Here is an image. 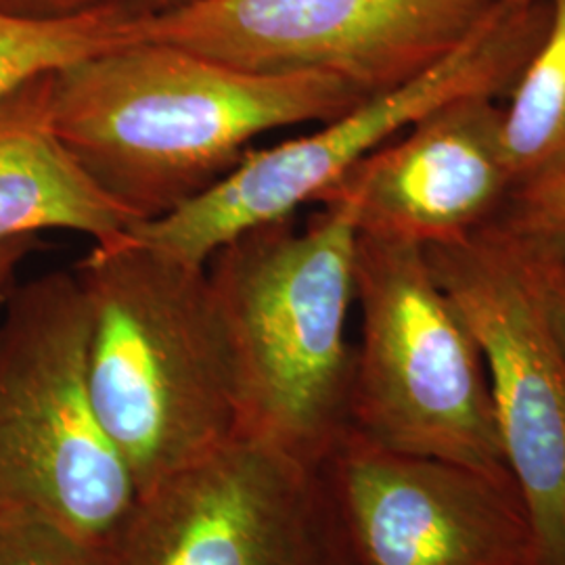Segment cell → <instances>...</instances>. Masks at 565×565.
I'll return each mask as SVG.
<instances>
[{
    "label": "cell",
    "mask_w": 565,
    "mask_h": 565,
    "mask_svg": "<svg viewBox=\"0 0 565 565\" xmlns=\"http://www.w3.org/2000/svg\"><path fill=\"white\" fill-rule=\"evenodd\" d=\"M116 565H359L323 461L237 436L139 494Z\"/></svg>",
    "instance_id": "ba28073f"
},
{
    "label": "cell",
    "mask_w": 565,
    "mask_h": 565,
    "mask_svg": "<svg viewBox=\"0 0 565 565\" xmlns=\"http://www.w3.org/2000/svg\"><path fill=\"white\" fill-rule=\"evenodd\" d=\"M364 99L333 76L245 72L166 42H126L53 74L61 141L135 228L212 191L266 132Z\"/></svg>",
    "instance_id": "6da1fadb"
},
{
    "label": "cell",
    "mask_w": 565,
    "mask_h": 565,
    "mask_svg": "<svg viewBox=\"0 0 565 565\" xmlns=\"http://www.w3.org/2000/svg\"><path fill=\"white\" fill-rule=\"evenodd\" d=\"M111 2L137 18H158L166 13L182 11L186 7H195L205 0H111Z\"/></svg>",
    "instance_id": "ffe728a7"
},
{
    "label": "cell",
    "mask_w": 565,
    "mask_h": 565,
    "mask_svg": "<svg viewBox=\"0 0 565 565\" xmlns=\"http://www.w3.org/2000/svg\"><path fill=\"white\" fill-rule=\"evenodd\" d=\"M137 20L114 2L65 20L0 13V97L39 74L135 42Z\"/></svg>",
    "instance_id": "5bb4252c"
},
{
    "label": "cell",
    "mask_w": 565,
    "mask_h": 565,
    "mask_svg": "<svg viewBox=\"0 0 565 565\" xmlns=\"http://www.w3.org/2000/svg\"><path fill=\"white\" fill-rule=\"evenodd\" d=\"M109 2L111 0H0V13L23 20H65Z\"/></svg>",
    "instance_id": "ac0fdd59"
},
{
    "label": "cell",
    "mask_w": 565,
    "mask_h": 565,
    "mask_svg": "<svg viewBox=\"0 0 565 565\" xmlns=\"http://www.w3.org/2000/svg\"><path fill=\"white\" fill-rule=\"evenodd\" d=\"M323 467L359 565H541L515 478L387 450L352 429Z\"/></svg>",
    "instance_id": "30bf717a"
},
{
    "label": "cell",
    "mask_w": 565,
    "mask_h": 565,
    "mask_svg": "<svg viewBox=\"0 0 565 565\" xmlns=\"http://www.w3.org/2000/svg\"><path fill=\"white\" fill-rule=\"evenodd\" d=\"M551 4L546 39L503 109V149L515 191L565 174V0Z\"/></svg>",
    "instance_id": "4fadbf2b"
},
{
    "label": "cell",
    "mask_w": 565,
    "mask_h": 565,
    "mask_svg": "<svg viewBox=\"0 0 565 565\" xmlns=\"http://www.w3.org/2000/svg\"><path fill=\"white\" fill-rule=\"evenodd\" d=\"M499 221L530 247L565 256V174L513 191Z\"/></svg>",
    "instance_id": "2e32d148"
},
{
    "label": "cell",
    "mask_w": 565,
    "mask_h": 565,
    "mask_svg": "<svg viewBox=\"0 0 565 565\" xmlns=\"http://www.w3.org/2000/svg\"><path fill=\"white\" fill-rule=\"evenodd\" d=\"M551 0H501L445 60L403 86L373 95L315 132L254 149L223 182L132 237L182 263L205 266L224 243L317 203L348 170L436 107L509 95L551 28Z\"/></svg>",
    "instance_id": "8992f818"
},
{
    "label": "cell",
    "mask_w": 565,
    "mask_h": 565,
    "mask_svg": "<svg viewBox=\"0 0 565 565\" xmlns=\"http://www.w3.org/2000/svg\"><path fill=\"white\" fill-rule=\"evenodd\" d=\"M501 0H205L139 18L135 41L166 42L256 74L317 72L363 97L445 60Z\"/></svg>",
    "instance_id": "9c48e42d"
},
{
    "label": "cell",
    "mask_w": 565,
    "mask_h": 565,
    "mask_svg": "<svg viewBox=\"0 0 565 565\" xmlns=\"http://www.w3.org/2000/svg\"><path fill=\"white\" fill-rule=\"evenodd\" d=\"M41 247L39 235H21L0 242V298L13 289L15 275L25 260Z\"/></svg>",
    "instance_id": "d6986e66"
},
{
    "label": "cell",
    "mask_w": 565,
    "mask_h": 565,
    "mask_svg": "<svg viewBox=\"0 0 565 565\" xmlns=\"http://www.w3.org/2000/svg\"><path fill=\"white\" fill-rule=\"evenodd\" d=\"M88 387L139 494L239 436L237 375L207 266L130 233L76 264Z\"/></svg>",
    "instance_id": "7a4b0ae2"
},
{
    "label": "cell",
    "mask_w": 565,
    "mask_h": 565,
    "mask_svg": "<svg viewBox=\"0 0 565 565\" xmlns=\"http://www.w3.org/2000/svg\"><path fill=\"white\" fill-rule=\"evenodd\" d=\"M509 2H532V0H509Z\"/></svg>",
    "instance_id": "44dd1931"
},
{
    "label": "cell",
    "mask_w": 565,
    "mask_h": 565,
    "mask_svg": "<svg viewBox=\"0 0 565 565\" xmlns=\"http://www.w3.org/2000/svg\"><path fill=\"white\" fill-rule=\"evenodd\" d=\"M425 254L482 354L541 565H565V348L536 264L499 218Z\"/></svg>",
    "instance_id": "52a82bcc"
},
{
    "label": "cell",
    "mask_w": 565,
    "mask_h": 565,
    "mask_svg": "<svg viewBox=\"0 0 565 565\" xmlns=\"http://www.w3.org/2000/svg\"><path fill=\"white\" fill-rule=\"evenodd\" d=\"M0 565H116L111 545L41 518L0 515Z\"/></svg>",
    "instance_id": "9a60e30c"
},
{
    "label": "cell",
    "mask_w": 565,
    "mask_h": 565,
    "mask_svg": "<svg viewBox=\"0 0 565 565\" xmlns=\"http://www.w3.org/2000/svg\"><path fill=\"white\" fill-rule=\"evenodd\" d=\"M88 306L74 270L13 285L0 319V515L114 545L139 501L88 387Z\"/></svg>",
    "instance_id": "277c9868"
},
{
    "label": "cell",
    "mask_w": 565,
    "mask_h": 565,
    "mask_svg": "<svg viewBox=\"0 0 565 565\" xmlns=\"http://www.w3.org/2000/svg\"><path fill=\"white\" fill-rule=\"evenodd\" d=\"M354 302L348 429L387 450L515 478L482 354L424 245L359 233Z\"/></svg>",
    "instance_id": "5b68a950"
},
{
    "label": "cell",
    "mask_w": 565,
    "mask_h": 565,
    "mask_svg": "<svg viewBox=\"0 0 565 565\" xmlns=\"http://www.w3.org/2000/svg\"><path fill=\"white\" fill-rule=\"evenodd\" d=\"M522 243L527 247L532 260L536 264V270H539V277H541V285H543V294H545L551 319H553L555 329L559 333V340H562L565 348V256L545 254V252H539V249L530 247L525 242Z\"/></svg>",
    "instance_id": "e0dca14e"
},
{
    "label": "cell",
    "mask_w": 565,
    "mask_h": 565,
    "mask_svg": "<svg viewBox=\"0 0 565 565\" xmlns=\"http://www.w3.org/2000/svg\"><path fill=\"white\" fill-rule=\"evenodd\" d=\"M224 243L207 275L231 343L239 436L324 461L348 429L354 345L356 218L352 205H319Z\"/></svg>",
    "instance_id": "3957f363"
},
{
    "label": "cell",
    "mask_w": 565,
    "mask_h": 565,
    "mask_svg": "<svg viewBox=\"0 0 565 565\" xmlns=\"http://www.w3.org/2000/svg\"><path fill=\"white\" fill-rule=\"evenodd\" d=\"M515 186L494 97L445 103L348 170L317 205H352L363 235L434 245L494 221Z\"/></svg>",
    "instance_id": "8fae6325"
},
{
    "label": "cell",
    "mask_w": 565,
    "mask_h": 565,
    "mask_svg": "<svg viewBox=\"0 0 565 565\" xmlns=\"http://www.w3.org/2000/svg\"><path fill=\"white\" fill-rule=\"evenodd\" d=\"M55 72L0 97V242L44 231L120 239L135 223L88 179L55 130Z\"/></svg>",
    "instance_id": "7c38bea8"
}]
</instances>
